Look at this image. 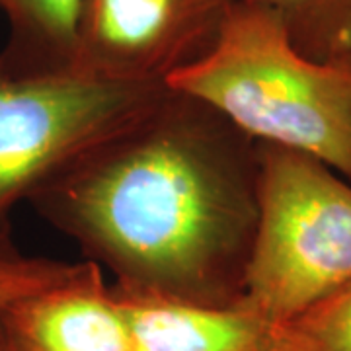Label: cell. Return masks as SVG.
<instances>
[{"instance_id": "30bf717a", "label": "cell", "mask_w": 351, "mask_h": 351, "mask_svg": "<svg viewBox=\"0 0 351 351\" xmlns=\"http://www.w3.org/2000/svg\"><path fill=\"white\" fill-rule=\"evenodd\" d=\"M285 351H351V283L283 322Z\"/></svg>"}, {"instance_id": "7c38bea8", "label": "cell", "mask_w": 351, "mask_h": 351, "mask_svg": "<svg viewBox=\"0 0 351 351\" xmlns=\"http://www.w3.org/2000/svg\"><path fill=\"white\" fill-rule=\"evenodd\" d=\"M0 351H12L8 348V343H6V339L2 338V334H0Z\"/></svg>"}, {"instance_id": "ba28073f", "label": "cell", "mask_w": 351, "mask_h": 351, "mask_svg": "<svg viewBox=\"0 0 351 351\" xmlns=\"http://www.w3.org/2000/svg\"><path fill=\"white\" fill-rule=\"evenodd\" d=\"M80 8L82 0H0L10 27L0 55L32 69H73Z\"/></svg>"}, {"instance_id": "52a82bcc", "label": "cell", "mask_w": 351, "mask_h": 351, "mask_svg": "<svg viewBox=\"0 0 351 351\" xmlns=\"http://www.w3.org/2000/svg\"><path fill=\"white\" fill-rule=\"evenodd\" d=\"M121 299L131 320L133 351H285L283 324L242 302L213 306L129 295Z\"/></svg>"}, {"instance_id": "7a4b0ae2", "label": "cell", "mask_w": 351, "mask_h": 351, "mask_svg": "<svg viewBox=\"0 0 351 351\" xmlns=\"http://www.w3.org/2000/svg\"><path fill=\"white\" fill-rule=\"evenodd\" d=\"M166 84L256 143L311 154L351 182V53L304 57L260 4L237 0L213 47Z\"/></svg>"}, {"instance_id": "5b68a950", "label": "cell", "mask_w": 351, "mask_h": 351, "mask_svg": "<svg viewBox=\"0 0 351 351\" xmlns=\"http://www.w3.org/2000/svg\"><path fill=\"white\" fill-rule=\"evenodd\" d=\"M237 0H82L73 69L131 84H166L199 61Z\"/></svg>"}, {"instance_id": "8992f818", "label": "cell", "mask_w": 351, "mask_h": 351, "mask_svg": "<svg viewBox=\"0 0 351 351\" xmlns=\"http://www.w3.org/2000/svg\"><path fill=\"white\" fill-rule=\"evenodd\" d=\"M0 334L12 351H133L125 301L88 260L4 308Z\"/></svg>"}, {"instance_id": "8fae6325", "label": "cell", "mask_w": 351, "mask_h": 351, "mask_svg": "<svg viewBox=\"0 0 351 351\" xmlns=\"http://www.w3.org/2000/svg\"><path fill=\"white\" fill-rule=\"evenodd\" d=\"M78 265L80 262L25 254L12 240L8 226L0 228V313L27 295L75 274Z\"/></svg>"}, {"instance_id": "3957f363", "label": "cell", "mask_w": 351, "mask_h": 351, "mask_svg": "<svg viewBox=\"0 0 351 351\" xmlns=\"http://www.w3.org/2000/svg\"><path fill=\"white\" fill-rule=\"evenodd\" d=\"M258 228L242 304L289 322L351 283V182L311 154L258 143Z\"/></svg>"}, {"instance_id": "6da1fadb", "label": "cell", "mask_w": 351, "mask_h": 351, "mask_svg": "<svg viewBox=\"0 0 351 351\" xmlns=\"http://www.w3.org/2000/svg\"><path fill=\"white\" fill-rule=\"evenodd\" d=\"M258 143L166 90L27 201L129 297L242 301L258 228Z\"/></svg>"}, {"instance_id": "277c9868", "label": "cell", "mask_w": 351, "mask_h": 351, "mask_svg": "<svg viewBox=\"0 0 351 351\" xmlns=\"http://www.w3.org/2000/svg\"><path fill=\"white\" fill-rule=\"evenodd\" d=\"M166 90L75 69H32L0 55V228L12 209Z\"/></svg>"}, {"instance_id": "9c48e42d", "label": "cell", "mask_w": 351, "mask_h": 351, "mask_svg": "<svg viewBox=\"0 0 351 351\" xmlns=\"http://www.w3.org/2000/svg\"><path fill=\"white\" fill-rule=\"evenodd\" d=\"M277 16L289 41L308 59L351 53V0H250Z\"/></svg>"}]
</instances>
